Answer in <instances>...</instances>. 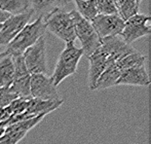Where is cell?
Returning a JSON list of instances; mask_svg holds the SVG:
<instances>
[{"label": "cell", "instance_id": "6da1fadb", "mask_svg": "<svg viewBox=\"0 0 151 144\" xmlns=\"http://www.w3.org/2000/svg\"><path fill=\"white\" fill-rule=\"evenodd\" d=\"M46 31L42 18L36 19L31 24H27L19 34L13 39L7 46L4 52L12 57L22 56L28 48L35 44L41 37L44 36Z\"/></svg>", "mask_w": 151, "mask_h": 144}, {"label": "cell", "instance_id": "7a4b0ae2", "mask_svg": "<svg viewBox=\"0 0 151 144\" xmlns=\"http://www.w3.org/2000/svg\"><path fill=\"white\" fill-rule=\"evenodd\" d=\"M46 30L56 35L65 43H74L76 39L74 29V18L72 11L56 9L43 18Z\"/></svg>", "mask_w": 151, "mask_h": 144}, {"label": "cell", "instance_id": "3957f363", "mask_svg": "<svg viewBox=\"0 0 151 144\" xmlns=\"http://www.w3.org/2000/svg\"><path fill=\"white\" fill-rule=\"evenodd\" d=\"M83 56L81 48L76 47L74 43H65V49L60 53L55 66L53 75L51 76L54 84L59 86L63 80L76 72L78 63Z\"/></svg>", "mask_w": 151, "mask_h": 144}, {"label": "cell", "instance_id": "277c9868", "mask_svg": "<svg viewBox=\"0 0 151 144\" xmlns=\"http://www.w3.org/2000/svg\"><path fill=\"white\" fill-rule=\"evenodd\" d=\"M72 14L74 18L76 38H78L80 41L83 55L89 57L101 46V39L93 27L91 21L82 18L76 10H72Z\"/></svg>", "mask_w": 151, "mask_h": 144}, {"label": "cell", "instance_id": "5b68a950", "mask_svg": "<svg viewBox=\"0 0 151 144\" xmlns=\"http://www.w3.org/2000/svg\"><path fill=\"white\" fill-rule=\"evenodd\" d=\"M25 65L30 75L45 74L47 75V59H46V42L44 36L36 43L29 47L22 54Z\"/></svg>", "mask_w": 151, "mask_h": 144}, {"label": "cell", "instance_id": "8992f818", "mask_svg": "<svg viewBox=\"0 0 151 144\" xmlns=\"http://www.w3.org/2000/svg\"><path fill=\"white\" fill-rule=\"evenodd\" d=\"M32 17V11H28L19 15H11L8 20L3 22L0 28V52H4L6 46L17 36Z\"/></svg>", "mask_w": 151, "mask_h": 144}, {"label": "cell", "instance_id": "52a82bcc", "mask_svg": "<svg viewBox=\"0 0 151 144\" xmlns=\"http://www.w3.org/2000/svg\"><path fill=\"white\" fill-rule=\"evenodd\" d=\"M14 59V79L10 89L19 98L24 100H30V74L25 65L24 57L18 56L13 57Z\"/></svg>", "mask_w": 151, "mask_h": 144}, {"label": "cell", "instance_id": "ba28073f", "mask_svg": "<svg viewBox=\"0 0 151 144\" xmlns=\"http://www.w3.org/2000/svg\"><path fill=\"white\" fill-rule=\"evenodd\" d=\"M150 17L143 14H137L125 21L124 28L120 34L127 44L131 45L136 40L148 35L151 31Z\"/></svg>", "mask_w": 151, "mask_h": 144}, {"label": "cell", "instance_id": "9c48e42d", "mask_svg": "<svg viewBox=\"0 0 151 144\" xmlns=\"http://www.w3.org/2000/svg\"><path fill=\"white\" fill-rule=\"evenodd\" d=\"M30 95L32 98L41 100H60L57 86L51 77L45 74L30 75Z\"/></svg>", "mask_w": 151, "mask_h": 144}, {"label": "cell", "instance_id": "30bf717a", "mask_svg": "<svg viewBox=\"0 0 151 144\" xmlns=\"http://www.w3.org/2000/svg\"><path fill=\"white\" fill-rule=\"evenodd\" d=\"M91 24L99 39L109 36H118L124 28L125 21L119 15H97Z\"/></svg>", "mask_w": 151, "mask_h": 144}, {"label": "cell", "instance_id": "8fae6325", "mask_svg": "<svg viewBox=\"0 0 151 144\" xmlns=\"http://www.w3.org/2000/svg\"><path fill=\"white\" fill-rule=\"evenodd\" d=\"M44 118L45 116H38L8 126L0 139V144H18L27 135L28 132L36 127Z\"/></svg>", "mask_w": 151, "mask_h": 144}, {"label": "cell", "instance_id": "7c38bea8", "mask_svg": "<svg viewBox=\"0 0 151 144\" xmlns=\"http://www.w3.org/2000/svg\"><path fill=\"white\" fill-rule=\"evenodd\" d=\"M99 47L107 56L108 59H111L114 62H117L122 57L137 52L134 48L127 44L122 39L120 35L102 38L101 39V46Z\"/></svg>", "mask_w": 151, "mask_h": 144}, {"label": "cell", "instance_id": "4fadbf2b", "mask_svg": "<svg viewBox=\"0 0 151 144\" xmlns=\"http://www.w3.org/2000/svg\"><path fill=\"white\" fill-rule=\"evenodd\" d=\"M90 66L88 73V87L92 91H95L96 84L101 73L104 71L107 65L108 57L104 52L99 47L91 56L88 57Z\"/></svg>", "mask_w": 151, "mask_h": 144}, {"label": "cell", "instance_id": "5bb4252c", "mask_svg": "<svg viewBox=\"0 0 151 144\" xmlns=\"http://www.w3.org/2000/svg\"><path fill=\"white\" fill-rule=\"evenodd\" d=\"M120 85L137 86V87H147V86H149L150 79L145 68V65H140L123 70L118 79L116 86Z\"/></svg>", "mask_w": 151, "mask_h": 144}, {"label": "cell", "instance_id": "9a60e30c", "mask_svg": "<svg viewBox=\"0 0 151 144\" xmlns=\"http://www.w3.org/2000/svg\"><path fill=\"white\" fill-rule=\"evenodd\" d=\"M71 1L73 0H28L30 10L36 19H43L49 13L56 9H62Z\"/></svg>", "mask_w": 151, "mask_h": 144}, {"label": "cell", "instance_id": "2e32d148", "mask_svg": "<svg viewBox=\"0 0 151 144\" xmlns=\"http://www.w3.org/2000/svg\"><path fill=\"white\" fill-rule=\"evenodd\" d=\"M120 75L121 71L117 67L116 62L111 59H108L107 65L98 79L95 90L99 91V90H106L111 87H115Z\"/></svg>", "mask_w": 151, "mask_h": 144}, {"label": "cell", "instance_id": "e0dca14e", "mask_svg": "<svg viewBox=\"0 0 151 144\" xmlns=\"http://www.w3.org/2000/svg\"><path fill=\"white\" fill-rule=\"evenodd\" d=\"M14 59L6 53L0 54V88H10L14 79Z\"/></svg>", "mask_w": 151, "mask_h": 144}, {"label": "cell", "instance_id": "ac0fdd59", "mask_svg": "<svg viewBox=\"0 0 151 144\" xmlns=\"http://www.w3.org/2000/svg\"><path fill=\"white\" fill-rule=\"evenodd\" d=\"M0 10L11 15H19L31 11L28 0H0Z\"/></svg>", "mask_w": 151, "mask_h": 144}, {"label": "cell", "instance_id": "d6986e66", "mask_svg": "<svg viewBox=\"0 0 151 144\" xmlns=\"http://www.w3.org/2000/svg\"><path fill=\"white\" fill-rule=\"evenodd\" d=\"M116 7L118 15L124 21L139 14V3L137 0H117Z\"/></svg>", "mask_w": 151, "mask_h": 144}, {"label": "cell", "instance_id": "ffe728a7", "mask_svg": "<svg viewBox=\"0 0 151 144\" xmlns=\"http://www.w3.org/2000/svg\"><path fill=\"white\" fill-rule=\"evenodd\" d=\"M115 62H116V65L119 68V70L122 72L123 70L133 68V67L144 65V62H145V57L139 53L134 52L133 54H130V55L122 57L121 59H119Z\"/></svg>", "mask_w": 151, "mask_h": 144}, {"label": "cell", "instance_id": "44dd1931", "mask_svg": "<svg viewBox=\"0 0 151 144\" xmlns=\"http://www.w3.org/2000/svg\"><path fill=\"white\" fill-rule=\"evenodd\" d=\"M77 12L85 20L91 21L98 15L94 0H74Z\"/></svg>", "mask_w": 151, "mask_h": 144}, {"label": "cell", "instance_id": "7402d4cb", "mask_svg": "<svg viewBox=\"0 0 151 144\" xmlns=\"http://www.w3.org/2000/svg\"><path fill=\"white\" fill-rule=\"evenodd\" d=\"M98 15H118L117 7L112 0H94Z\"/></svg>", "mask_w": 151, "mask_h": 144}, {"label": "cell", "instance_id": "603a6c76", "mask_svg": "<svg viewBox=\"0 0 151 144\" xmlns=\"http://www.w3.org/2000/svg\"><path fill=\"white\" fill-rule=\"evenodd\" d=\"M19 97L10 88H0V108L9 106Z\"/></svg>", "mask_w": 151, "mask_h": 144}, {"label": "cell", "instance_id": "cb8c5ba5", "mask_svg": "<svg viewBox=\"0 0 151 144\" xmlns=\"http://www.w3.org/2000/svg\"><path fill=\"white\" fill-rule=\"evenodd\" d=\"M28 100H24V98H17L12 103L9 105L8 109L10 111L11 116H16V115H20L24 113L25 109L27 108Z\"/></svg>", "mask_w": 151, "mask_h": 144}, {"label": "cell", "instance_id": "d4e9b609", "mask_svg": "<svg viewBox=\"0 0 151 144\" xmlns=\"http://www.w3.org/2000/svg\"><path fill=\"white\" fill-rule=\"evenodd\" d=\"M10 117H11V113L8 109V107L0 108V123L8 120Z\"/></svg>", "mask_w": 151, "mask_h": 144}, {"label": "cell", "instance_id": "484cf974", "mask_svg": "<svg viewBox=\"0 0 151 144\" xmlns=\"http://www.w3.org/2000/svg\"><path fill=\"white\" fill-rule=\"evenodd\" d=\"M10 16L11 14H9V13L0 10V24H2L6 20H8L10 18Z\"/></svg>", "mask_w": 151, "mask_h": 144}, {"label": "cell", "instance_id": "4316f807", "mask_svg": "<svg viewBox=\"0 0 151 144\" xmlns=\"http://www.w3.org/2000/svg\"><path fill=\"white\" fill-rule=\"evenodd\" d=\"M5 129H6V126H5L4 122H1L0 123V139H1L3 133H4V132H5Z\"/></svg>", "mask_w": 151, "mask_h": 144}, {"label": "cell", "instance_id": "83f0119b", "mask_svg": "<svg viewBox=\"0 0 151 144\" xmlns=\"http://www.w3.org/2000/svg\"><path fill=\"white\" fill-rule=\"evenodd\" d=\"M112 1H113V2L115 3V5H116V2H117V0H112Z\"/></svg>", "mask_w": 151, "mask_h": 144}, {"label": "cell", "instance_id": "f1b7e54d", "mask_svg": "<svg viewBox=\"0 0 151 144\" xmlns=\"http://www.w3.org/2000/svg\"><path fill=\"white\" fill-rule=\"evenodd\" d=\"M137 2H139V3H140L141 1H142V0H137Z\"/></svg>", "mask_w": 151, "mask_h": 144}, {"label": "cell", "instance_id": "f546056e", "mask_svg": "<svg viewBox=\"0 0 151 144\" xmlns=\"http://www.w3.org/2000/svg\"><path fill=\"white\" fill-rule=\"evenodd\" d=\"M0 28H1V24H0Z\"/></svg>", "mask_w": 151, "mask_h": 144}, {"label": "cell", "instance_id": "4dcf8cb0", "mask_svg": "<svg viewBox=\"0 0 151 144\" xmlns=\"http://www.w3.org/2000/svg\"><path fill=\"white\" fill-rule=\"evenodd\" d=\"M0 54H2V53H1V52H0Z\"/></svg>", "mask_w": 151, "mask_h": 144}]
</instances>
